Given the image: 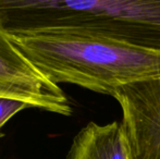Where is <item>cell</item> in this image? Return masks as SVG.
<instances>
[{
    "mask_svg": "<svg viewBox=\"0 0 160 159\" xmlns=\"http://www.w3.org/2000/svg\"><path fill=\"white\" fill-rule=\"evenodd\" d=\"M11 38L58 85L112 96L123 85L160 77V53L83 31L52 28Z\"/></svg>",
    "mask_w": 160,
    "mask_h": 159,
    "instance_id": "6da1fadb",
    "label": "cell"
},
{
    "mask_svg": "<svg viewBox=\"0 0 160 159\" xmlns=\"http://www.w3.org/2000/svg\"><path fill=\"white\" fill-rule=\"evenodd\" d=\"M0 27L72 28L160 53V0H0Z\"/></svg>",
    "mask_w": 160,
    "mask_h": 159,
    "instance_id": "7a4b0ae2",
    "label": "cell"
},
{
    "mask_svg": "<svg viewBox=\"0 0 160 159\" xmlns=\"http://www.w3.org/2000/svg\"><path fill=\"white\" fill-rule=\"evenodd\" d=\"M0 97L21 100L31 108L69 117L72 107L58 84L49 80L0 27Z\"/></svg>",
    "mask_w": 160,
    "mask_h": 159,
    "instance_id": "3957f363",
    "label": "cell"
},
{
    "mask_svg": "<svg viewBox=\"0 0 160 159\" xmlns=\"http://www.w3.org/2000/svg\"><path fill=\"white\" fill-rule=\"evenodd\" d=\"M112 97L122 110L130 159H160V77L123 85Z\"/></svg>",
    "mask_w": 160,
    "mask_h": 159,
    "instance_id": "277c9868",
    "label": "cell"
},
{
    "mask_svg": "<svg viewBox=\"0 0 160 159\" xmlns=\"http://www.w3.org/2000/svg\"><path fill=\"white\" fill-rule=\"evenodd\" d=\"M67 159H130L121 123L89 122L74 137Z\"/></svg>",
    "mask_w": 160,
    "mask_h": 159,
    "instance_id": "5b68a950",
    "label": "cell"
},
{
    "mask_svg": "<svg viewBox=\"0 0 160 159\" xmlns=\"http://www.w3.org/2000/svg\"><path fill=\"white\" fill-rule=\"evenodd\" d=\"M31 108L30 105L23 102L21 100L12 99V98L0 97V137L3 134L1 133V129L13 116L21 112L22 110Z\"/></svg>",
    "mask_w": 160,
    "mask_h": 159,
    "instance_id": "8992f818",
    "label": "cell"
}]
</instances>
